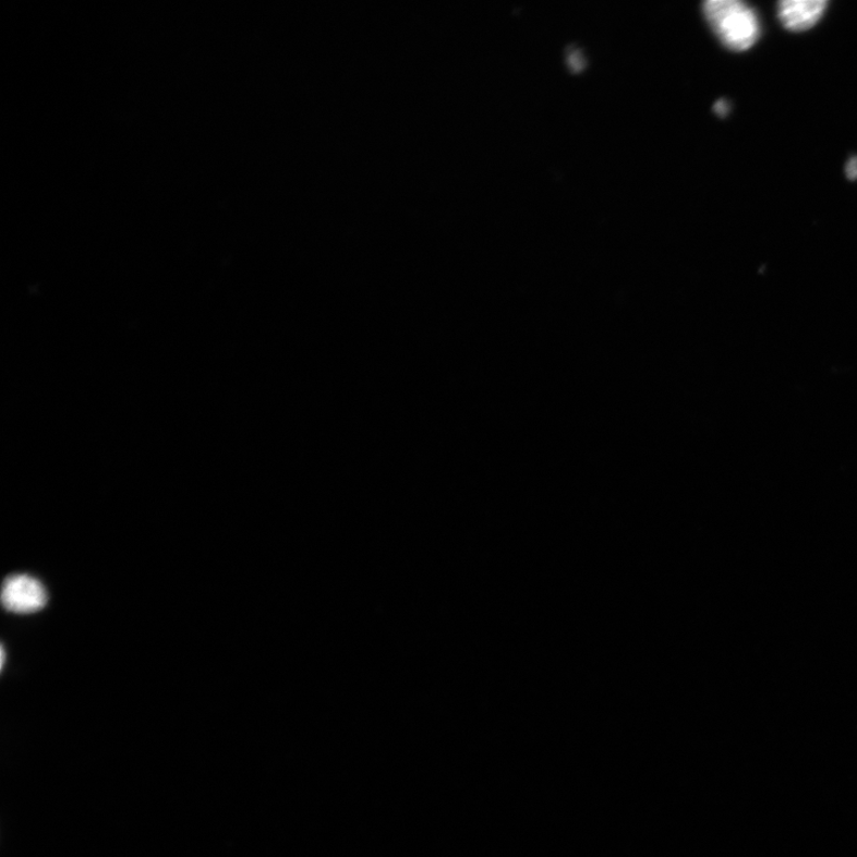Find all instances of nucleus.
<instances>
[{"instance_id":"4","label":"nucleus","mask_w":857,"mask_h":857,"mask_svg":"<svg viewBox=\"0 0 857 857\" xmlns=\"http://www.w3.org/2000/svg\"><path fill=\"white\" fill-rule=\"evenodd\" d=\"M568 67L574 72H580L583 67H586V62H583V57L581 56L580 51L577 49H571L567 56Z\"/></svg>"},{"instance_id":"2","label":"nucleus","mask_w":857,"mask_h":857,"mask_svg":"<svg viewBox=\"0 0 857 857\" xmlns=\"http://www.w3.org/2000/svg\"><path fill=\"white\" fill-rule=\"evenodd\" d=\"M2 602L9 613L33 614L47 605L48 594L41 581L27 575H16L5 579Z\"/></svg>"},{"instance_id":"6","label":"nucleus","mask_w":857,"mask_h":857,"mask_svg":"<svg viewBox=\"0 0 857 857\" xmlns=\"http://www.w3.org/2000/svg\"><path fill=\"white\" fill-rule=\"evenodd\" d=\"M846 173L850 180L857 179V157H853L852 159H849L846 168Z\"/></svg>"},{"instance_id":"5","label":"nucleus","mask_w":857,"mask_h":857,"mask_svg":"<svg viewBox=\"0 0 857 857\" xmlns=\"http://www.w3.org/2000/svg\"><path fill=\"white\" fill-rule=\"evenodd\" d=\"M713 109H714V112H716L719 116H726V114H728L729 109H731L729 102L724 100V99L719 100L716 104H714V108Z\"/></svg>"},{"instance_id":"1","label":"nucleus","mask_w":857,"mask_h":857,"mask_svg":"<svg viewBox=\"0 0 857 857\" xmlns=\"http://www.w3.org/2000/svg\"><path fill=\"white\" fill-rule=\"evenodd\" d=\"M704 14L725 47L744 51L758 41L760 22L756 11L747 4L738 0H709Z\"/></svg>"},{"instance_id":"3","label":"nucleus","mask_w":857,"mask_h":857,"mask_svg":"<svg viewBox=\"0 0 857 857\" xmlns=\"http://www.w3.org/2000/svg\"><path fill=\"white\" fill-rule=\"evenodd\" d=\"M826 7L825 0H784L778 3L777 14L786 29L802 32L822 19Z\"/></svg>"},{"instance_id":"7","label":"nucleus","mask_w":857,"mask_h":857,"mask_svg":"<svg viewBox=\"0 0 857 857\" xmlns=\"http://www.w3.org/2000/svg\"><path fill=\"white\" fill-rule=\"evenodd\" d=\"M4 662H5V651H4V647H3L2 648V668L4 667Z\"/></svg>"}]
</instances>
